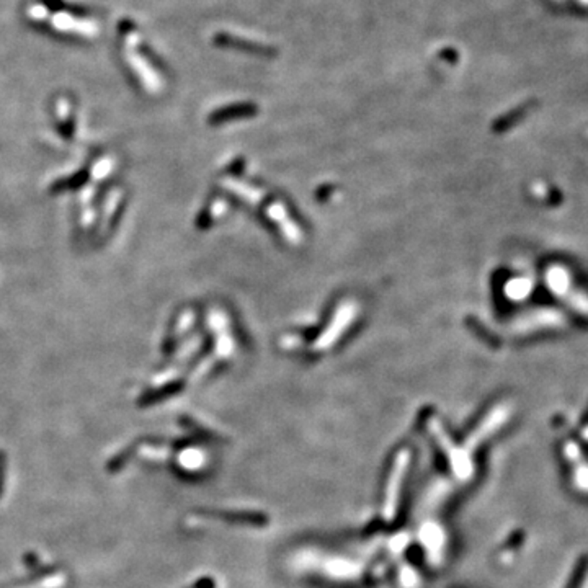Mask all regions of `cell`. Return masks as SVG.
Returning <instances> with one entry per match:
<instances>
[{"label":"cell","instance_id":"1","mask_svg":"<svg viewBox=\"0 0 588 588\" xmlns=\"http://www.w3.org/2000/svg\"><path fill=\"white\" fill-rule=\"evenodd\" d=\"M216 42H218L219 44H224V46H228V48L241 49V51H248L252 54H259V56H273V54H275L273 48L265 46V44H259V43H250L244 38H237V36L219 35Z\"/></svg>","mask_w":588,"mask_h":588},{"label":"cell","instance_id":"2","mask_svg":"<svg viewBox=\"0 0 588 588\" xmlns=\"http://www.w3.org/2000/svg\"><path fill=\"white\" fill-rule=\"evenodd\" d=\"M54 25H56V28H61L64 31H75V33L90 35L93 31V25L90 24V21L75 20V18L66 15V13L54 17Z\"/></svg>","mask_w":588,"mask_h":588},{"label":"cell","instance_id":"3","mask_svg":"<svg viewBox=\"0 0 588 588\" xmlns=\"http://www.w3.org/2000/svg\"><path fill=\"white\" fill-rule=\"evenodd\" d=\"M252 108L250 107H237V108H230V110H221L218 115L219 120H228L232 115H247V113H250Z\"/></svg>","mask_w":588,"mask_h":588},{"label":"cell","instance_id":"4","mask_svg":"<svg viewBox=\"0 0 588 588\" xmlns=\"http://www.w3.org/2000/svg\"><path fill=\"white\" fill-rule=\"evenodd\" d=\"M3 476H6V454L0 451V494L3 488Z\"/></svg>","mask_w":588,"mask_h":588}]
</instances>
